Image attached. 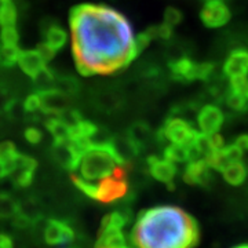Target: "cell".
<instances>
[{"instance_id":"obj_1","label":"cell","mask_w":248,"mask_h":248,"mask_svg":"<svg viewBox=\"0 0 248 248\" xmlns=\"http://www.w3.org/2000/svg\"><path fill=\"white\" fill-rule=\"evenodd\" d=\"M72 54L81 75H112L140 54L128 18L105 4H80L69 18Z\"/></svg>"},{"instance_id":"obj_2","label":"cell","mask_w":248,"mask_h":248,"mask_svg":"<svg viewBox=\"0 0 248 248\" xmlns=\"http://www.w3.org/2000/svg\"><path fill=\"white\" fill-rule=\"evenodd\" d=\"M200 229L195 218L175 205H157L142 211L134 223V248H195Z\"/></svg>"},{"instance_id":"obj_3","label":"cell","mask_w":248,"mask_h":248,"mask_svg":"<svg viewBox=\"0 0 248 248\" xmlns=\"http://www.w3.org/2000/svg\"><path fill=\"white\" fill-rule=\"evenodd\" d=\"M122 166H125V160L116 152L112 141L105 145H90L80 157L76 169L79 174L76 175L87 182L97 184L113 175Z\"/></svg>"},{"instance_id":"obj_4","label":"cell","mask_w":248,"mask_h":248,"mask_svg":"<svg viewBox=\"0 0 248 248\" xmlns=\"http://www.w3.org/2000/svg\"><path fill=\"white\" fill-rule=\"evenodd\" d=\"M127 192H128L127 170L125 166H122L117 169L113 175L94 184L93 200H97L104 204H112L123 199L127 195Z\"/></svg>"},{"instance_id":"obj_5","label":"cell","mask_w":248,"mask_h":248,"mask_svg":"<svg viewBox=\"0 0 248 248\" xmlns=\"http://www.w3.org/2000/svg\"><path fill=\"white\" fill-rule=\"evenodd\" d=\"M170 73L177 81L190 83L195 80H205L214 72L213 63L196 62L187 57H181L170 62Z\"/></svg>"},{"instance_id":"obj_6","label":"cell","mask_w":248,"mask_h":248,"mask_svg":"<svg viewBox=\"0 0 248 248\" xmlns=\"http://www.w3.org/2000/svg\"><path fill=\"white\" fill-rule=\"evenodd\" d=\"M199 135V131L193 128V125L187 123L181 117H170L163 125L160 137L167 140L170 143L190 146Z\"/></svg>"},{"instance_id":"obj_7","label":"cell","mask_w":248,"mask_h":248,"mask_svg":"<svg viewBox=\"0 0 248 248\" xmlns=\"http://www.w3.org/2000/svg\"><path fill=\"white\" fill-rule=\"evenodd\" d=\"M43 237L48 246L63 248L75 240V231L66 221L51 218L46 223Z\"/></svg>"},{"instance_id":"obj_8","label":"cell","mask_w":248,"mask_h":248,"mask_svg":"<svg viewBox=\"0 0 248 248\" xmlns=\"http://www.w3.org/2000/svg\"><path fill=\"white\" fill-rule=\"evenodd\" d=\"M36 169H37V161L33 157L19 153L9 177L11 178V182L17 187L24 189L32 185Z\"/></svg>"},{"instance_id":"obj_9","label":"cell","mask_w":248,"mask_h":248,"mask_svg":"<svg viewBox=\"0 0 248 248\" xmlns=\"http://www.w3.org/2000/svg\"><path fill=\"white\" fill-rule=\"evenodd\" d=\"M223 73L231 81L247 80L248 78V50H233L223 63Z\"/></svg>"},{"instance_id":"obj_10","label":"cell","mask_w":248,"mask_h":248,"mask_svg":"<svg viewBox=\"0 0 248 248\" xmlns=\"http://www.w3.org/2000/svg\"><path fill=\"white\" fill-rule=\"evenodd\" d=\"M81 153L83 152L71 141L54 143L53 146L54 161L66 171H76L78 166H79Z\"/></svg>"},{"instance_id":"obj_11","label":"cell","mask_w":248,"mask_h":248,"mask_svg":"<svg viewBox=\"0 0 248 248\" xmlns=\"http://www.w3.org/2000/svg\"><path fill=\"white\" fill-rule=\"evenodd\" d=\"M231 10L223 1H205L200 11L202 22L207 28H221L231 19Z\"/></svg>"},{"instance_id":"obj_12","label":"cell","mask_w":248,"mask_h":248,"mask_svg":"<svg viewBox=\"0 0 248 248\" xmlns=\"http://www.w3.org/2000/svg\"><path fill=\"white\" fill-rule=\"evenodd\" d=\"M186 184L196 186H210L213 182V167L205 160L190 161L184 172Z\"/></svg>"},{"instance_id":"obj_13","label":"cell","mask_w":248,"mask_h":248,"mask_svg":"<svg viewBox=\"0 0 248 248\" xmlns=\"http://www.w3.org/2000/svg\"><path fill=\"white\" fill-rule=\"evenodd\" d=\"M223 123V113L215 105H205L200 109L197 115V124L200 133L205 135H214L219 131Z\"/></svg>"},{"instance_id":"obj_14","label":"cell","mask_w":248,"mask_h":248,"mask_svg":"<svg viewBox=\"0 0 248 248\" xmlns=\"http://www.w3.org/2000/svg\"><path fill=\"white\" fill-rule=\"evenodd\" d=\"M18 66L22 69V72L28 75L29 78H39L46 69L47 61L42 55V53L36 48V50H27V51H21V55L18 58Z\"/></svg>"},{"instance_id":"obj_15","label":"cell","mask_w":248,"mask_h":248,"mask_svg":"<svg viewBox=\"0 0 248 248\" xmlns=\"http://www.w3.org/2000/svg\"><path fill=\"white\" fill-rule=\"evenodd\" d=\"M148 166H149V172L155 179H157L159 182L163 184H172L174 178L177 175V167L172 161L169 159L163 157H149L148 160Z\"/></svg>"},{"instance_id":"obj_16","label":"cell","mask_w":248,"mask_h":248,"mask_svg":"<svg viewBox=\"0 0 248 248\" xmlns=\"http://www.w3.org/2000/svg\"><path fill=\"white\" fill-rule=\"evenodd\" d=\"M42 97V109L47 113L62 115L66 112V99L63 94L58 91H46L40 94Z\"/></svg>"},{"instance_id":"obj_17","label":"cell","mask_w":248,"mask_h":248,"mask_svg":"<svg viewBox=\"0 0 248 248\" xmlns=\"http://www.w3.org/2000/svg\"><path fill=\"white\" fill-rule=\"evenodd\" d=\"M69 35L66 33V31L60 25H54V27L48 28L46 32L45 45L50 47L54 53L60 51L63 46L66 45Z\"/></svg>"},{"instance_id":"obj_18","label":"cell","mask_w":248,"mask_h":248,"mask_svg":"<svg viewBox=\"0 0 248 248\" xmlns=\"http://www.w3.org/2000/svg\"><path fill=\"white\" fill-rule=\"evenodd\" d=\"M226 105L236 110V112H246L248 109V98L244 93V90L237 89V87H233L229 86V90L226 91Z\"/></svg>"},{"instance_id":"obj_19","label":"cell","mask_w":248,"mask_h":248,"mask_svg":"<svg viewBox=\"0 0 248 248\" xmlns=\"http://www.w3.org/2000/svg\"><path fill=\"white\" fill-rule=\"evenodd\" d=\"M222 175L225 178V181L232 186L241 185L246 178H247V167L239 161V163H233L231 166H228L226 169L222 171Z\"/></svg>"},{"instance_id":"obj_20","label":"cell","mask_w":248,"mask_h":248,"mask_svg":"<svg viewBox=\"0 0 248 248\" xmlns=\"http://www.w3.org/2000/svg\"><path fill=\"white\" fill-rule=\"evenodd\" d=\"M47 128L50 134L53 135L54 143H60V142L71 141V133H69V127L68 124L60 119H51L47 122Z\"/></svg>"},{"instance_id":"obj_21","label":"cell","mask_w":248,"mask_h":248,"mask_svg":"<svg viewBox=\"0 0 248 248\" xmlns=\"http://www.w3.org/2000/svg\"><path fill=\"white\" fill-rule=\"evenodd\" d=\"M17 7L14 6V3H13L11 0L1 1V3H0V27H16V24H17Z\"/></svg>"},{"instance_id":"obj_22","label":"cell","mask_w":248,"mask_h":248,"mask_svg":"<svg viewBox=\"0 0 248 248\" xmlns=\"http://www.w3.org/2000/svg\"><path fill=\"white\" fill-rule=\"evenodd\" d=\"M18 213V200L10 193H0V219L14 218Z\"/></svg>"},{"instance_id":"obj_23","label":"cell","mask_w":248,"mask_h":248,"mask_svg":"<svg viewBox=\"0 0 248 248\" xmlns=\"http://www.w3.org/2000/svg\"><path fill=\"white\" fill-rule=\"evenodd\" d=\"M164 157L172 161L174 164L175 163H189V160H190L189 159V146L170 143L169 146H166Z\"/></svg>"},{"instance_id":"obj_24","label":"cell","mask_w":248,"mask_h":248,"mask_svg":"<svg viewBox=\"0 0 248 248\" xmlns=\"http://www.w3.org/2000/svg\"><path fill=\"white\" fill-rule=\"evenodd\" d=\"M21 55V50L18 46H0V63L4 66H11L17 63Z\"/></svg>"},{"instance_id":"obj_25","label":"cell","mask_w":248,"mask_h":248,"mask_svg":"<svg viewBox=\"0 0 248 248\" xmlns=\"http://www.w3.org/2000/svg\"><path fill=\"white\" fill-rule=\"evenodd\" d=\"M18 151L16 148V145L13 142L10 141H4L0 143V159H3L4 161L10 163L13 167L16 164V160L18 157Z\"/></svg>"},{"instance_id":"obj_26","label":"cell","mask_w":248,"mask_h":248,"mask_svg":"<svg viewBox=\"0 0 248 248\" xmlns=\"http://www.w3.org/2000/svg\"><path fill=\"white\" fill-rule=\"evenodd\" d=\"M182 18H184V16H182L181 10L175 9V7H167V9L164 10V19H163V24H166L167 27H170L171 29H174L177 25L181 24Z\"/></svg>"},{"instance_id":"obj_27","label":"cell","mask_w":248,"mask_h":248,"mask_svg":"<svg viewBox=\"0 0 248 248\" xmlns=\"http://www.w3.org/2000/svg\"><path fill=\"white\" fill-rule=\"evenodd\" d=\"M0 40L3 46H18L19 35L16 27L1 28V33H0Z\"/></svg>"},{"instance_id":"obj_28","label":"cell","mask_w":248,"mask_h":248,"mask_svg":"<svg viewBox=\"0 0 248 248\" xmlns=\"http://www.w3.org/2000/svg\"><path fill=\"white\" fill-rule=\"evenodd\" d=\"M24 109L29 113H33V112H37L39 109H42V97H40V94H31L24 102Z\"/></svg>"},{"instance_id":"obj_29","label":"cell","mask_w":248,"mask_h":248,"mask_svg":"<svg viewBox=\"0 0 248 248\" xmlns=\"http://www.w3.org/2000/svg\"><path fill=\"white\" fill-rule=\"evenodd\" d=\"M25 140H27L31 145H37L43 140V134L39 128L36 127H29L25 130Z\"/></svg>"},{"instance_id":"obj_30","label":"cell","mask_w":248,"mask_h":248,"mask_svg":"<svg viewBox=\"0 0 248 248\" xmlns=\"http://www.w3.org/2000/svg\"><path fill=\"white\" fill-rule=\"evenodd\" d=\"M11 170H13V166H11L10 163L4 161L3 159H0V179L9 177L10 172H11Z\"/></svg>"},{"instance_id":"obj_31","label":"cell","mask_w":248,"mask_h":248,"mask_svg":"<svg viewBox=\"0 0 248 248\" xmlns=\"http://www.w3.org/2000/svg\"><path fill=\"white\" fill-rule=\"evenodd\" d=\"M0 248H14L13 247V239L9 234L0 233Z\"/></svg>"},{"instance_id":"obj_32","label":"cell","mask_w":248,"mask_h":248,"mask_svg":"<svg viewBox=\"0 0 248 248\" xmlns=\"http://www.w3.org/2000/svg\"><path fill=\"white\" fill-rule=\"evenodd\" d=\"M237 146H239L241 151H248V134H244V135H240L239 138L234 142Z\"/></svg>"},{"instance_id":"obj_33","label":"cell","mask_w":248,"mask_h":248,"mask_svg":"<svg viewBox=\"0 0 248 248\" xmlns=\"http://www.w3.org/2000/svg\"><path fill=\"white\" fill-rule=\"evenodd\" d=\"M234 248H248V244H243V246H237V247Z\"/></svg>"},{"instance_id":"obj_34","label":"cell","mask_w":248,"mask_h":248,"mask_svg":"<svg viewBox=\"0 0 248 248\" xmlns=\"http://www.w3.org/2000/svg\"><path fill=\"white\" fill-rule=\"evenodd\" d=\"M244 93H246V95H247V98H248V83H247V86H246V90H244Z\"/></svg>"},{"instance_id":"obj_35","label":"cell","mask_w":248,"mask_h":248,"mask_svg":"<svg viewBox=\"0 0 248 248\" xmlns=\"http://www.w3.org/2000/svg\"><path fill=\"white\" fill-rule=\"evenodd\" d=\"M205 1H223V0H205Z\"/></svg>"},{"instance_id":"obj_36","label":"cell","mask_w":248,"mask_h":248,"mask_svg":"<svg viewBox=\"0 0 248 248\" xmlns=\"http://www.w3.org/2000/svg\"><path fill=\"white\" fill-rule=\"evenodd\" d=\"M95 248H112V247H95ZM125 248H128V247H125Z\"/></svg>"},{"instance_id":"obj_37","label":"cell","mask_w":248,"mask_h":248,"mask_svg":"<svg viewBox=\"0 0 248 248\" xmlns=\"http://www.w3.org/2000/svg\"><path fill=\"white\" fill-rule=\"evenodd\" d=\"M1 1H7V0H0V3H1Z\"/></svg>"},{"instance_id":"obj_38","label":"cell","mask_w":248,"mask_h":248,"mask_svg":"<svg viewBox=\"0 0 248 248\" xmlns=\"http://www.w3.org/2000/svg\"><path fill=\"white\" fill-rule=\"evenodd\" d=\"M128 248H133V247H128Z\"/></svg>"}]
</instances>
